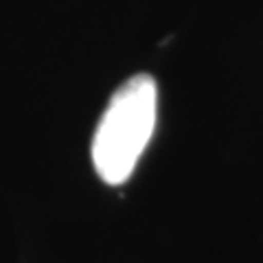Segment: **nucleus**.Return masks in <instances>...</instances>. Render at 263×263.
Here are the masks:
<instances>
[{
    "label": "nucleus",
    "instance_id": "1",
    "mask_svg": "<svg viewBox=\"0 0 263 263\" xmlns=\"http://www.w3.org/2000/svg\"><path fill=\"white\" fill-rule=\"evenodd\" d=\"M158 114V86L149 75H134L117 88L92 136V164L108 184L127 182L149 145Z\"/></svg>",
    "mask_w": 263,
    "mask_h": 263
}]
</instances>
